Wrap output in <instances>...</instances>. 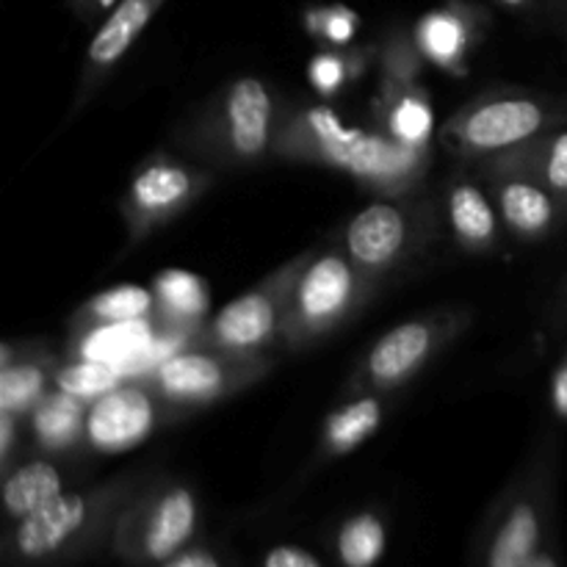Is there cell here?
I'll list each match as a JSON object with an SVG mask.
<instances>
[{"instance_id":"obj_1","label":"cell","mask_w":567,"mask_h":567,"mask_svg":"<svg viewBox=\"0 0 567 567\" xmlns=\"http://www.w3.org/2000/svg\"><path fill=\"white\" fill-rule=\"evenodd\" d=\"M275 155L343 172L382 197L413 194L430 166V150L408 147L380 127L349 125L332 105L282 109Z\"/></svg>"},{"instance_id":"obj_2","label":"cell","mask_w":567,"mask_h":567,"mask_svg":"<svg viewBox=\"0 0 567 567\" xmlns=\"http://www.w3.org/2000/svg\"><path fill=\"white\" fill-rule=\"evenodd\" d=\"M377 282L349 258L341 241L310 249L288 299L282 349L297 352L341 330L369 302Z\"/></svg>"},{"instance_id":"obj_3","label":"cell","mask_w":567,"mask_h":567,"mask_svg":"<svg viewBox=\"0 0 567 567\" xmlns=\"http://www.w3.org/2000/svg\"><path fill=\"white\" fill-rule=\"evenodd\" d=\"M282 109L266 81L238 75L216 92L186 131V144L216 166H249L275 153Z\"/></svg>"},{"instance_id":"obj_4","label":"cell","mask_w":567,"mask_h":567,"mask_svg":"<svg viewBox=\"0 0 567 567\" xmlns=\"http://www.w3.org/2000/svg\"><path fill=\"white\" fill-rule=\"evenodd\" d=\"M551 125L543 100L524 92H491L454 111L437 127V144L457 158L487 161L537 142Z\"/></svg>"},{"instance_id":"obj_5","label":"cell","mask_w":567,"mask_h":567,"mask_svg":"<svg viewBox=\"0 0 567 567\" xmlns=\"http://www.w3.org/2000/svg\"><path fill=\"white\" fill-rule=\"evenodd\" d=\"M308 255L310 249L293 255L288 264L264 277L258 286L227 302L214 319L205 321L194 332L192 343L238 354V358H266V352L271 349H282L288 299H291V288Z\"/></svg>"},{"instance_id":"obj_6","label":"cell","mask_w":567,"mask_h":567,"mask_svg":"<svg viewBox=\"0 0 567 567\" xmlns=\"http://www.w3.org/2000/svg\"><path fill=\"white\" fill-rule=\"evenodd\" d=\"M432 236H435L432 205L419 203L413 194H404V197L374 199L358 210L343 227L341 244L360 269L382 280L419 258Z\"/></svg>"},{"instance_id":"obj_7","label":"cell","mask_w":567,"mask_h":567,"mask_svg":"<svg viewBox=\"0 0 567 567\" xmlns=\"http://www.w3.org/2000/svg\"><path fill=\"white\" fill-rule=\"evenodd\" d=\"M468 324L463 310H437L402 321L365 352L347 388L354 393H391L421 374Z\"/></svg>"},{"instance_id":"obj_8","label":"cell","mask_w":567,"mask_h":567,"mask_svg":"<svg viewBox=\"0 0 567 567\" xmlns=\"http://www.w3.org/2000/svg\"><path fill=\"white\" fill-rule=\"evenodd\" d=\"M269 369L271 360L266 358H238L219 349L188 343L153 365L144 380L177 413H186V410L236 396L244 388L258 382Z\"/></svg>"},{"instance_id":"obj_9","label":"cell","mask_w":567,"mask_h":567,"mask_svg":"<svg viewBox=\"0 0 567 567\" xmlns=\"http://www.w3.org/2000/svg\"><path fill=\"white\" fill-rule=\"evenodd\" d=\"M214 186V172L188 166L169 153H155L133 172L125 194L120 199V214L125 221L127 244H142L155 230L186 214L208 188Z\"/></svg>"},{"instance_id":"obj_10","label":"cell","mask_w":567,"mask_h":567,"mask_svg":"<svg viewBox=\"0 0 567 567\" xmlns=\"http://www.w3.org/2000/svg\"><path fill=\"white\" fill-rule=\"evenodd\" d=\"M380 94L374 100V114L380 131L408 147L430 150L437 136L435 105L430 92L421 86L424 55L413 42V31L393 33L380 50Z\"/></svg>"},{"instance_id":"obj_11","label":"cell","mask_w":567,"mask_h":567,"mask_svg":"<svg viewBox=\"0 0 567 567\" xmlns=\"http://www.w3.org/2000/svg\"><path fill=\"white\" fill-rule=\"evenodd\" d=\"M177 410L155 393L147 380L122 382L116 391L94 399L86 413V443L100 454H122L142 446L166 415Z\"/></svg>"},{"instance_id":"obj_12","label":"cell","mask_w":567,"mask_h":567,"mask_svg":"<svg viewBox=\"0 0 567 567\" xmlns=\"http://www.w3.org/2000/svg\"><path fill=\"white\" fill-rule=\"evenodd\" d=\"M164 3L166 0H120L109 11L103 25L97 28V33L89 42L86 55H83V70L81 78H78L75 92V111L86 109L89 100L97 94L105 78L125 59L127 50L138 42V37L147 31V25Z\"/></svg>"},{"instance_id":"obj_13","label":"cell","mask_w":567,"mask_h":567,"mask_svg":"<svg viewBox=\"0 0 567 567\" xmlns=\"http://www.w3.org/2000/svg\"><path fill=\"white\" fill-rule=\"evenodd\" d=\"M482 14L471 6L449 3L432 9L415 22L413 42L424 61L435 64L437 70L465 75L468 72V55L480 42Z\"/></svg>"},{"instance_id":"obj_14","label":"cell","mask_w":567,"mask_h":567,"mask_svg":"<svg viewBox=\"0 0 567 567\" xmlns=\"http://www.w3.org/2000/svg\"><path fill=\"white\" fill-rule=\"evenodd\" d=\"M485 169L491 172L493 203H496L498 216L507 225V230L524 241L546 236L557 219L551 188L532 177L529 172L491 164H485Z\"/></svg>"},{"instance_id":"obj_15","label":"cell","mask_w":567,"mask_h":567,"mask_svg":"<svg viewBox=\"0 0 567 567\" xmlns=\"http://www.w3.org/2000/svg\"><path fill=\"white\" fill-rule=\"evenodd\" d=\"M89 515H92L89 493H61L44 507L20 518L14 535L17 551L28 559L50 557L89 524Z\"/></svg>"},{"instance_id":"obj_16","label":"cell","mask_w":567,"mask_h":567,"mask_svg":"<svg viewBox=\"0 0 567 567\" xmlns=\"http://www.w3.org/2000/svg\"><path fill=\"white\" fill-rule=\"evenodd\" d=\"M55 369L59 363L44 349H17L14 343H6L0 360V413L25 421L53 391Z\"/></svg>"},{"instance_id":"obj_17","label":"cell","mask_w":567,"mask_h":567,"mask_svg":"<svg viewBox=\"0 0 567 567\" xmlns=\"http://www.w3.org/2000/svg\"><path fill=\"white\" fill-rule=\"evenodd\" d=\"M446 219L454 238L463 249L471 252H487L498 244L502 216L496 203L482 186L468 177H457L446 192Z\"/></svg>"},{"instance_id":"obj_18","label":"cell","mask_w":567,"mask_h":567,"mask_svg":"<svg viewBox=\"0 0 567 567\" xmlns=\"http://www.w3.org/2000/svg\"><path fill=\"white\" fill-rule=\"evenodd\" d=\"M155 316L172 330L197 332L210 308V288L199 275L186 269H164L153 277Z\"/></svg>"},{"instance_id":"obj_19","label":"cell","mask_w":567,"mask_h":567,"mask_svg":"<svg viewBox=\"0 0 567 567\" xmlns=\"http://www.w3.org/2000/svg\"><path fill=\"white\" fill-rule=\"evenodd\" d=\"M197 526V498L188 487H169L147 509L142 532L144 554L153 559H169Z\"/></svg>"},{"instance_id":"obj_20","label":"cell","mask_w":567,"mask_h":567,"mask_svg":"<svg viewBox=\"0 0 567 567\" xmlns=\"http://www.w3.org/2000/svg\"><path fill=\"white\" fill-rule=\"evenodd\" d=\"M385 421V399L382 393H360L347 404L332 410L321 430L319 452L321 457H347L354 449L363 446L371 435H377Z\"/></svg>"},{"instance_id":"obj_21","label":"cell","mask_w":567,"mask_h":567,"mask_svg":"<svg viewBox=\"0 0 567 567\" xmlns=\"http://www.w3.org/2000/svg\"><path fill=\"white\" fill-rule=\"evenodd\" d=\"M86 413L89 404L83 399H75L53 388L42 399V404L28 415L33 441L50 454L70 452L78 443H86Z\"/></svg>"},{"instance_id":"obj_22","label":"cell","mask_w":567,"mask_h":567,"mask_svg":"<svg viewBox=\"0 0 567 567\" xmlns=\"http://www.w3.org/2000/svg\"><path fill=\"white\" fill-rule=\"evenodd\" d=\"M155 316V293L153 288L142 286H120L86 299L72 316V324L78 332L97 330L109 324H131V321H147Z\"/></svg>"},{"instance_id":"obj_23","label":"cell","mask_w":567,"mask_h":567,"mask_svg":"<svg viewBox=\"0 0 567 567\" xmlns=\"http://www.w3.org/2000/svg\"><path fill=\"white\" fill-rule=\"evenodd\" d=\"M61 493H64V476L50 460H28L14 471H6L3 504L6 513L14 518H25Z\"/></svg>"},{"instance_id":"obj_24","label":"cell","mask_w":567,"mask_h":567,"mask_svg":"<svg viewBox=\"0 0 567 567\" xmlns=\"http://www.w3.org/2000/svg\"><path fill=\"white\" fill-rule=\"evenodd\" d=\"M540 518L532 502H518L509 509L491 548V567H526L535 557Z\"/></svg>"},{"instance_id":"obj_25","label":"cell","mask_w":567,"mask_h":567,"mask_svg":"<svg viewBox=\"0 0 567 567\" xmlns=\"http://www.w3.org/2000/svg\"><path fill=\"white\" fill-rule=\"evenodd\" d=\"M122 382H127L125 365L105 363V360L94 358H78L70 360V363H61L53 377L55 391H64L70 396L83 399L86 404L105 396V393L116 391Z\"/></svg>"},{"instance_id":"obj_26","label":"cell","mask_w":567,"mask_h":567,"mask_svg":"<svg viewBox=\"0 0 567 567\" xmlns=\"http://www.w3.org/2000/svg\"><path fill=\"white\" fill-rule=\"evenodd\" d=\"M371 50H321L310 59L308 64V81L321 97H336L338 92L349 86L360 72L365 70V64L371 61Z\"/></svg>"},{"instance_id":"obj_27","label":"cell","mask_w":567,"mask_h":567,"mask_svg":"<svg viewBox=\"0 0 567 567\" xmlns=\"http://www.w3.org/2000/svg\"><path fill=\"white\" fill-rule=\"evenodd\" d=\"M338 551L347 567H374L385 551V526L377 515L360 513L343 524Z\"/></svg>"},{"instance_id":"obj_28","label":"cell","mask_w":567,"mask_h":567,"mask_svg":"<svg viewBox=\"0 0 567 567\" xmlns=\"http://www.w3.org/2000/svg\"><path fill=\"white\" fill-rule=\"evenodd\" d=\"M305 28L310 37L330 48H347L358 37L360 17L347 6H319V9L305 11Z\"/></svg>"},{"instance_id":"obj_29","label":"cell","mask_w":567,"mask_h":567,"mask_svg":"<svg viewBox=\"0 0 567 567\" xmlns=\"http://www.w3.org/2000/svg\"><path fill=\"white\" fill-rule=\"evenodd\" d=\"M537 181L546 183L551 192L567 194V131L554 136L540 153V169Z\"/></svg>"},{"instance_id":"obj_30","label":"cell","mask_w":567,"mask_h":567,"mask_svg":"<svg viewBox=\"0 0 567 567\" xmlns=\"http://www.w3.org/2000/svg\"><path fill=\"white\" fill-rule=\"evenodd\" d=\"M22 432V419L11 413H0V460H3V468L9 471L11 457H14V449L20 443Z\"/></svg>"},{"instance_id":"obj_31","label":"cell","mask_w":567,"mask_h":567,"mask_svg":"<svg viewBox=\"0 0 567 567\" xmlns=\"http://www.w3.org/2000/svg\"><path fill=\"white\" fill-rule=\"evenodd\" d=\"M266 567H321L319 559L293 546H280L266 557Z\"/></svg>"},{"instance_id":"obj_32","label":"cell","mask_w":567,"mask_h":567,"mask_svg":"<svg viewBox=\"0 0 567 567\" xmlns=\"http://www.w3.org/2000/svg\"><path fill=\"white\" fill-rule=\"evenodd\" d=\"M120 0H70V9L78 20L94 22L97 17H103L105 11H111Z\"/></svg>"},{"instance_id":"obj_33","label":"cell","mask_w":567,"mask_h":567,"mask_svg":"<svg viewBox=\"0 0 567 567\" xmlns=\"http://www.w3.org/2000/svg\"><path fill=\"white\" fill-rule=\"evenodd\" d=\"M551 402H554V410H557L563 419H567V363L557 371V377H554Z\"/></svg>"},{"instance_id":"obj_34","label":"cell","mask_w":567,"mask_h":567,"mask_svg":"<svg viewBox=\"0 0 567 567\" xmlns=\"http://www.w3.org/2000/svg\"><path fill=\"white\" fill-rule=\"evenodd\" d=\"M166 567H219V563H216L210 554L205 551H192V554H183V557L172 559L169 565Z\"/></svg>"},{"instance_id":"obj_35","label":"cell","mask_w":567,"mask_h":567,"mask_svg":"<svg viewBox=\"0 0 567 567\" xmlns=\"http://www.w3.org/2000/svg\"><path fill=\"white\" fill-rule=\"evenodd\" d=\"M526 567H557V563H554L548 554H535V557H532V563Z\"/></svg>"},{"instance_id":"obj_36","label":"cell","mask_w":567,"mask_h":567,"mask_svg":"<svg viewBox=\"0 0 567 567\" xmlns=\"http://www.w3.org/2000/svg\"><path fill=\"white\" fill-rule=\"evenodd\" d=\"M496 3L507 6V9H524V6L532 3V0H496Z\"/></svg>"}]
</instances>
